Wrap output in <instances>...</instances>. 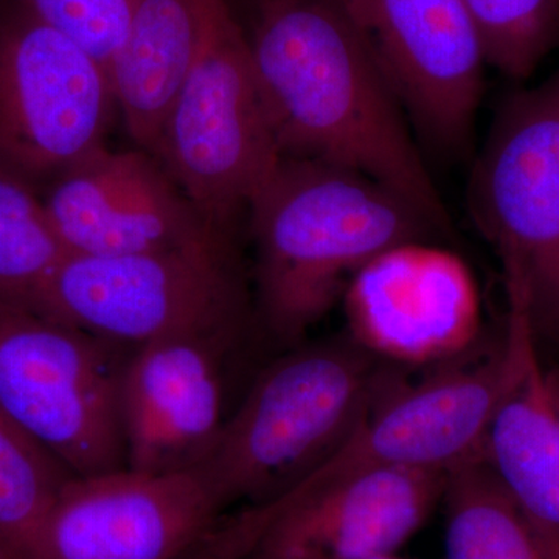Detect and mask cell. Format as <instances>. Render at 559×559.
Returning <instances> with one entry per match:
<instances>
[{
  "label": "cell",
  "mask_w": 559,
  "mask_h": 559,
  "mask_svg": "<svg viewBox=\"0 0 559 559\" xmlns=\"http://www.w3.org/2000/svg\"><path fill=\"white\" fill-rule=\"evenodd\" d=\"M549 381L551 395H554L555 409H557L558 423H559V369H549Z\"/></svg>",
  "instance_id": "cell-24"
},
{
  "label": "cell",
  "mask_w": 559,
  "mask_h": 559,
  "mask_svg": "<svg viewBox=\"0 0 559 559\" xmlns=\"http://www.w3.org/2000/svg\"><path fill=\"white\" fill-rule=\"evenodd\" d=\"M75 474L0 407V538L24 559L44 518Z\"/></svg>",
  "instance_id": "cell-19"
},
{
  "label": "cell",
  "mask_w": 559,
  "mask_h": 559,
  "mask_svg": "<svg viewBox=\"0 0 559 559\" xmlns=\"http://www.w3.org/2000/svg\"><path fill=\"white\" fill-rule=\"evenodd\" d=\"M261 520L252 507L227 513L205 538L178 559H242L260 535Z\"/></svg>",
  "instance_id": "cell-22"
},
{
  "label": "cell",
  "mask_w": 559,
  "mask_h": 559,
  "mask_svg": "<svg viewBox=\"0 0 559 559\" xmlns=\"http://www.w3.org/2000/svg\"><path fill=\"white\" fill-rule=\"evenodd\" d=\"M200 38V0H138L110 61V87L127 130L153 156Z\"/></svg>",
  "instance_id": "cell-16"
},
{
  "label": "cell",
  "mask_w": 559,
  "mask_h": 559,
  "mask_svg": "<svg viewBox=\"0 0 559 559\" xmlns=\"http://www.w3.org/2000/svg\"><path fill=\"white\" fill-rule=\"evenodd\" d=\"M72 255L237 245L213 234L153 154L92 150L39 190Z\"/></svg>",
  "instance_id": "cell-14"
},
{
  "label": "cell",
  "mask_w": 559,
  "mask_h": 559,
  "mask_svg": "<svg viewBox=\"0 0 559 559\" xmlns=\"http://www.w3.org/2000/svg\"><path fill=\"white\" fill-rule=\"evenodd\" d=\"M201 38L154 157L213 234L237 241L238 221L282 154L248 35L227 0H200Z\"/></svg>",
  "instance_id": "cell-4"
},
{
  "label": "cell",
  "mask_w": 559,
  "mask_h": 559,
  "mask_svg": "<svg viewBox=\"0 0 559 559\" xmlns=\"http://www.w3.org/2000/svg\"><path fill=\"white\" fill-rule=\"evenodd\" d=\"M257 326L179 334L132 349L120 390L127 468L179 473L215 450L246 385Z\"/></svg>",
  "instance_id": "cell-9"
},
{
  "label": "cell",
  "mask_w": 559,
  "mask_h": 559,
  "mask_svg": "<svg viewBox=\"0 0 559 559\" xmlns=\"http://www.w3.org/2000/svg\"><path fill=\"white\" fill-rule=\"evenodd\" d=\"M474 348L432 367L423 380L401 377L341 451L305 481L388 468L448 474L484 457L489 423L509 381L510 353L503 333L492 348Z\"/></svg>",
  "instance_id": "cell-10"
},
{
  "label": "cell",
  "mask_w": 559,
  "mask_h": 559,
  "mask_svg": "<svg viewBox=\"0 0 559 559\" xmlns=\"http://www.w3.org/2000/svg\"><path fill=\"white\" fill-rule=\"evenodd\" d=\"M347 334L395 367H436L480 344L479 286L437 241H407L370 260L344 296Z\"/></svg>",
  "instance_id": "cell-12"
},
{
  "label": "cell",
  "mask_w": 559,
  "mask_h": 559,
  "mask_svg": "<svg viewBox=\"0 0 559 559\" xmlns=\"http://www.w3.org/2000/svg\"><path fill=\"white\" fill-rule=\"evenodd\" d=\"M447 474L369 469L304 481L270 503L242 559H377L399 554L440 509Z\"/></svg>",
  "instance_id": "cell-15"
},
{
  "label": "cell",
  "mask_w": 559,
  "mask_h": 559,
  "mask_svg": "<svg viewBox=\"0 0 559 559\" xmlns=\"http://www.w3.org/2000/svg\"><path fill=\"white\" fill-rule=\"evenodd\" d=\"M33 16L68 36L108 72L138 0H16ZM109 76V75H108Z\"/></svg>",
  "instance_id": "cell-21"
},
{
  "label": "cell",
  "mask_w": 559,
  "mask_h": 559,
  "mask_svg": "<svg viewBox=\"0 0 559 559\" xmlns=\"http://www.w3.org/2000/svg\"><path fill=\"white\" fill-rule=\"evenodd\" d=\"M399 369L347 333L283 349L252 374L198 468L229 511L277 500L341 451Z\"/></svg>",
  "instance_id": "cell-3"
},
{
  "label": "cell",
  "mask_w": 559,
  "mask_h": 559,
  "mask_svg": "<svg viewBox=\"0 0 559 559\" xmlns=\"http://www.w3.org/2000/svg\"><path fill=\"white\" fill-rule=\"evenodd\" d=\"M468 200L506 289L524 304L539 347L559 355V68L500 103Z\"/></svg>",
  "instance_id": "cell-6"
},
{
  "label": "cell",
  "mask_w": 559,
  "mask_h": 559,
  "mask_svg": "<svg viewBox=\"0 0 559 559\" xmlns=\"http://www.w3.org/2000/svg\"><path fill=\"white\" fill-rule=\"evenodd\" d=\"M444 559H559V544L513 499L487 459L451 469L440 502Z\"/></svg>",
  "instance_id": "cell-17"
},
{
  "label": "cell",
  "mask_w": 559,
  "mask_h": 559,
  "mask_svg": "<svg viewBox=\"0 0 559 559\" xmlns=\"http://www.w3.org/2000/svg\"><path fill=\"white\" fill-rule=\"evenodd\" d=\"M227 513L200 468L73 476L44 518L31 559H178Z\"/></svg>",
  "instance_id": "cell-11"
},
{
  "label": "cell",
  "mask_w": 559,
  "mask_h": 559,
  "mask_svg": "<svg viewBox=\"0 0 559 559\" xmlns=\"http://www.w3.org/2000/svg\"><path fill=\"white\" fill-rule=\"evenodd\" d=\"M377 559H407V558L400 557L399 554H393V555H385V557H381V558H377Z\"/></svg>",
  "instance_id": "cell-26"
},
{
  "label": "cell",
  "mask_w": 559,
  "mask_h": 559,
  "mask_svg": "<svg viewBox=\"0 0 559 559\" xmlns=\"http://www.w3.org/2000/svg\"><path fill=\"white\" fill-rule=\"evenodd\" d=\"M487 64L525 80L559 47V0H463Z\"/></svg>",
  "instance_id": "cell-20"
},
{
  "label": "cell",
  "mask_w": 559,
  "mask_h": 559,
  "mask_svg": "<svg viewBox=\"0 0 559 559\" xmlns=\"http://www.w3.org/2000/svg\"><path fill=\"white\" fill-rule=\"evenodd\" d=\"M246 32L282 157L399 191L444 235L451 218L366 32L331 0H250Z\"/></svg>",
  "instance_id": "cell-1"
},
{
  "label": "cell",
  "mask_w": 559,
  "mask_h": 559,
  "mask_svg": "<svg viewBox=\"0 0 559 559\" xmlns=\"http://www.w3.org/2000/svg\"><path fill=\"white\" fill-rule=\"evenodd\" d=\"M0 559H24L17 554L13 547L9 546L2 538H0Z\"/></svg>",
  "instance_id": "cell-25"
},
{
  "label": "cell",
  "mask_w": 559,
  "mask_h": 559,
  "mask_svg": "<svg viewBox=\"0 0 559 559\" xmlns=\"http://www.w3.org/2000/svg\"><path fill=\"white\" fill-rule=\"evenodd\" d=\"M358 25L419 135L441 156L462 157L487 66L463 0H364Z\"/></svg>",
  "instance_id": "cell-13"
},
{
  "label": "cell",
  "mask_w": 559,
  "mask_h": 559,
  "mask_svg": "<svg viewBox=\"0 0 559 559\" xmlns=\"http://www.w3.org/2000/svg\"><path fill=\"white\" fill-rule=\"evenodd\" d=\"M36 312L128 349L257 326L238 246L221 242L127 255L69 253Z\"/></svg>",
  "instance_id": "cell-5"
},
{
  "label": "cell",
  "mask_w": 559,
  "mask_h": 559,
  "mask_svg": "<svg viewBox=\"0 0 559 559\" xmlns=\"http://www.w3.org/2000/svg\"><path fill=\"white\" fill-rule=\"evenodd\" d=\"M248 216L257 326L283 349L305 342L374 257L401 242L447 237L384 183L294 157L280 159Z\"/></svg>",
  "instance_id": "cell-2"
},
{
  "label": "cell",
  "mask_w": 559,
  "mask_h": 559,
  "mask_svg": "<svg viewBox=\"0 0 559 559\" xmlns=\"http://www.w3.org/2000/svg\"><path fill=\"white\" fill-rule=\"evenodd\" d=\"M131 353L0 304V407L75 476L127 468L120 390Z\"/></svg>",
  "instance_id": "cell-7"
},
{
  "label": "cell",
  "mask_w": 559,
  "mask_h": 559,
  "mask_svg": "<svg viewBox=\"0 0 559 559\" xmlns=\"http://www.w3.org/2000/svg\"><path fill=\"white\" fill-rule=\"evenodd\" d=\"M108 72L16 0H0V168L38 191L103 145Z\"/></svg>",
  "instance_id": "cell-8"
},
{
  "label": "cell",
  "mask_w": 559,
  "mask_h": 559,
  "mask_svg": "<svg viewBox=\"0 0 559 559\" xmlns=\"http://www.w3.org/2000/svg\"><path fill=\"white\" fill-rule=\"evenodd\" d=\"M68 255L38 189L0 168V304L36 311Z\"/></svg>",
  "instance_id": "cell-18"
},
{
  "label": "cell",
  "mask_w": 559,
  "mask_h": 559,
  "mask_svg": "<svg viewBox=\"0 0 559 559\" xmlns=\"http://www.w3.org/2000/svg\"><path fill=\"white\" fill-rule=\"evenodd\" d=\"M331 2L340 5L345 13L349 14L353 21L358 24V20L360 16V10H362L364 0H331Z\"/></svg>",
  "instance_id": "cell-23"
}]
</instances>
